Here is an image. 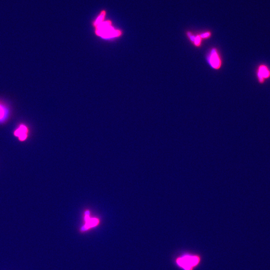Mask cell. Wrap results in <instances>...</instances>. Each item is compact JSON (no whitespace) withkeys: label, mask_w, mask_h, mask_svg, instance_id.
Instances as JSON below:
<instances>
[{"label":"cell","mask_w":270,"mask_h":270,"mask_svg":"<svg viewBox=\"0 0 270 270\" xmlns=\"http://www.w3.org/2000/svg\"><path fill=\"white\" fill-rule=\"evenodd\" d=\"M207 61L210 66L215 70L221 68L223 64L222 59L219 51L216 48L210 49L206 56Z\"/></svg>","instance_id":"3957f363"},{"label":"cell","mask_w":270,"mask_h":270,"mask_svg":"<svg viewBox=\"0 0 270 270\" xmlns=\"http://www.w3.org/2000/svg\"><path fill=\"white\" fill-rule=\"evenodd\" d=\"M29 129L25 124L21 123L17 127L14 132V135L21 142L26 141L28 138Z\"/></svg>","instance_id":"5b68a950"},{"label":"cell","mask_w":270,"mask_h":270,"mask_svg":"<svg viewBox=\"0 0 270 270\" xmlns=\"http://www.w3.org/2000/svg\"><path fill=\"white\" fill-rule=\"evenodd\" d=\"M85 221H86V224L83 226L82 230H87L90 229V228L94 227L98 225L99 222V221L96 218H90V213L89 211H87L85 214Z\"/></svg>","instance_id":"52a82bcc"},{"label":"cell","mask_w":270,"mask_h":270,"mask_svg":"<svg viewBox=\"0 0 270 270\" xmlns=\"http://www.w3.org/2000/svg\"><path fill=\"white\" fill-rule=\"evenodd\" d=\"M96 33L102 38H110L119 37L121 35V31L114 29L110 21H103L96 27Z\"/></svg>","instance_id":"7a4b0ae2"},{"label":"cell","mask_w":270,"mask_h":270,"mask_svg":"<svg viewBox=\"0 0 270 270\" xmlns=\"http://www.w3.org/2000/svg\"><path fill=\"white\" fill-rule=\"evenodd\" d=\"M11 115V108L9 105L0 99V125L7 122Z\"/></svg>","instance_id":"277c9868"},{"label":"cell","mask_w":270,"mask_h":270,"mask_svg":"<svg viewBox=\"0 0 270 270\" xmlns=\"http://www.w3.org/2000/svg\"><path fill=\"white\" fill-rule=\"evenodd\" d=\"M106 15V11H102L101 12L100 15H99V16L97 17L96 20L95 21V22H94V26L95 27H96V26H98L102 22L104 21L105 17V16Z\"/></svg>","instance_id":"9c48e42d"},{"label":"cell","mask_w":270,"mask_h":270,"mask_svg":"<svg viewBox=\"0 0 270 270\" xmlns=\"http://www.w3.org/2000/svg\"><path fill=\"white\" fill-rule=\"evenodd\" d=\"M186 35L193 45L197 48H199L202 46L203 40L199 34H194L192 32L188 31L186 32Z\"/></svg>","instance_id":"8992f818"},{"label":"cell","mask_w":270,"mask_h":270,"mask_svg":"<svg viewBox=\"0 0 270 270\" xmlns=\"http://www.w3.org/2000/svg\"><path fill=\"white\" fill-rule=\"evenodd\" d=\"M200 35L201 36V38H202L203 40L208 39L212 37V32L209 31H207L203 32L202 33H200Z\"/></svg>","instance_id":"30bf717a"},{"label":"cell","mask_w":270,"mask_h":270,"mask_svg":"<svg viewBox=\"0 0 270 270\" xmlns=\"http://www.w3.org/2000/svg\"><path fill=\"white\" fill-rule=\"evenodd\" d=\"M270 76V72L267 67L262 65L260 67L258 70V77L260 82L262 83L264 78H268Z\"/></svg>","instance_id":"ba28073f"},{"label":"cell","mask_w":270,"mask_h":270,"mask_svg":"<svg viewBox=\"0 0 270 270\" xmlns=\"http://www.w3.org/2000/svg\"><path fill=\"white\" fill-rule=\"evenodd\" d=\"M203 261L202 254L189 250L182 251L173 257L174 266L180 270H197Z\"/></svg>","instance_id":"6da1fadb"}]
</instances>
